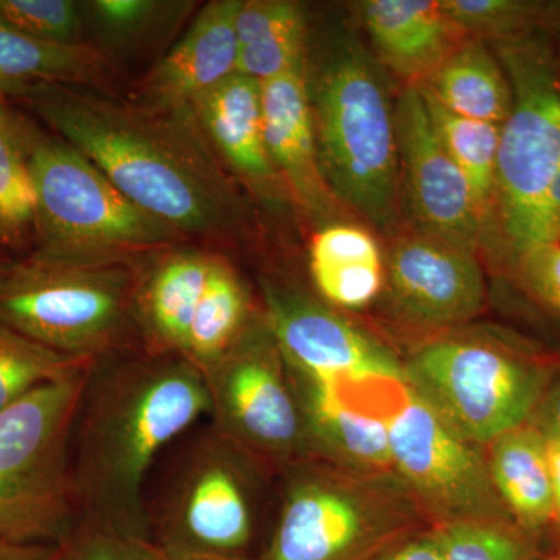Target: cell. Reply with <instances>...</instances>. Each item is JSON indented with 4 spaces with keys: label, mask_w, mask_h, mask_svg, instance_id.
Instances as JSON below:
<instances>
[{
    "label": "cell",
    "mask_w": 560,
    "mask_h": 560,
    "mask_svg": "<svg viewBox=\"0 0 560 560\" xmlns=\"http://www.w3.org/2000/svg\"><path fill=\"white\" fill-rule=\"evenodd\" d=\"M5 95L184 238L221 237L237 224L238 197L191 109L65 84Z\"/></svg>",
    "instance_id": "obj_1"
},
{
    "label": "cell",
    "mask_w": 560,
    "mask_h": 560,
    "mask_svg": "<svg viewBox=\"0 0 560 560\" xmlns=\"http://www.w3.org/2000/svg\"><path fill=\"white\" fill-rule=\"evenodd\" d=\"M202 416L205 375L184 357L136 349L95 361L70 442L79 521L151 539L149 471Z\"/></svg>",
    "instance_id": "obj_2"
},
{
    "label": "cell",
    "mask_w": 560,
    "mask_h": 560,
    "mask_svg": "<svg viewBox=\"0 0 560 560\" xmlns=\"http://www.w3.org/2000/svg\"><path fill=\"white\" fill-rule=\"evenodd\" d=\"M382 69L361 44L342 36L305 77L327 189L386 231L396 223L401 195L396 103Z\"/></svg>",
    "instance_id": "obj_3"
},
{
    "label": "cell",
    "mask_w": 560,
    "mask_h": 560,
    "mask_svg": "<svg viewBox=\"0 0 560 560\" xmlns=\"http://www.w3.org/2000/svg\"><path fill=\"white\" fill-rule=\"evenodd\" d=\"M21 114L36 250L91 264L139 265L183 235L143 212L88 158Z\"/></svg>",
    "instance_id": "obj_4"
},
{
    "label": "cell",
    "mask_w": 560,
    "mask_h": 560,
    "mask_svg": "<svg viewBox=\"0 0 560 560\" xmlns=\"http://www.w3.org/2000/svg\"><path fill=\"white\" fill-rule=\"evenodd\" d=\"M489 44L512 88L500 132L495 221L515 259L560 242V62L540 31Z\"/></svg>",
    "instance_id": "obj_5"
},
{
    "label": "cell",
    "mask_w": 560,
    "mask_h": 560,
    "mask_svg": "<svg viewBox=\"0 0 560 560\" xmlns=\"http://www.w3.org/2000/svg\"><path fill=\"white\" fill-rule=\"evenodd\" d=\"M138 265L91 264L32 249L0 265V320L51 350L97 361L142 349Z\"/></svg>",
    "instance_id": "obj_6"
},
{
    "label": "cell",
    "mask_w": 560,
    "mask_h": 560,
    "mask_svg": "<svg viewBox=\"0 0 560 560\" xmlns=\"http://www.w3.org/2000/svg\"><path fill=\"white\" fill-rule=\"evenodd\" d=\"M283 471L279 521L260 560H371L425 529V512L396 475L318 458Z\"/></svg>",
    "instance_id": "obj_7"
},
{
    "label": "cell",
    "mask_w": 560,
    "mask_h": 560,
    "mask_svg": "<svg viewBox=\"0 0 560 560\" xmlns=\"http://www.w3.org/2000/svg\"><path fill=\"white\" fill-rule=\"evenodd\" d=\"M90 370L0 412V545H58L79 522L70 442Z\"/></svg>",
    "instance_id": "obj_8"
},
{
    "label": "cell",
    "mask_w": 560,
    "mask_h": 560,
    "mask_svg": "<svg viewBox=\"0 0 560 560\" xmlns=\"http://www.w3.org/2000/svg\"><path fill=\"white\" fill-rule=\"evenodd\" d=\"M405 382L478 447L528 423L555 381L548 364L495 342L438 338L404 361Z\"/></svg>",
    "instance_id": "obj_9"
},
{
    "label": "cell",
    "mask_w": 560,
    "mask_h": 560,
    "mask_svg": "<svg viewBox=\"0 0 560 560\" xmlns=\"http://www.w3.org/2000/svg\"><path fill=\"white\" fill-rule=\"evenodd\" d=\"M260 460L212 425L183 458L154 514L151 539L172 560L246 558L254 534V471Z\"/></svg>",
    "instance_id": "obj_10"
},
{
    "label": "cell",
    "mask_w": 560,
    "mask_h": 560,
    "mask_svg": "<svg viewBox=\"0 0 560 560\" xmlns=\"http://www.w3.org/2000/svg\"><path fill=\"white\" fill-rule=\"evenodd\" d=\"M210 425L264 466L312 458L307 425L289 368L267 320L249 324L221 359L201 371Z\"/></svg>",
    "instance_id": "obj_11"
},
{
    "label": "cell",
    "mask_w": 560,
    "mask_h": 560,
    "mask_svg": "<svg viewBox=\"0 0 560 560\" xmlns=\"http://www.w3.org/2000/svg\"><path fill=\"white\" fill-rule=\"evenodd\" d=\"M388 430L394 474L429 521H512L493 488L486 452L442 418L407 382L381 410Z\"/></svg>",
    "instance_id": "obj_12"
},
{
    "label": "cell",
    "mask_w": 560,
    "mask_h": 560,
    "mask_svg": "<svg viewBox=\"0 0 560 560\" xmlns=\"http://www.w3.org/2000/svg\"><path fill=\"white\" fill-rule=\"evenodd\" d=\"M265 298L268 327L294 375L346 397L405 382L404 361L338 313L278 287H267Z\"/></svg>",
    "instance_id": "obj_13"
},
{
    "label": "cell",
    "mask_w": 560,
    "mask_h": 560,
    "mask_svg": "<svg viewBox=\"0 0 560 560\" xmlns=\"http://www.w3.org/2000/svg\"><path fill=\"white\" fill-rule=\"evenodd\" d=\"M400 195L416 231L477 254L485 220L469 183L434 130L419 84H407L396 102Z\"/></svg>",
    "instance_id": "obj_14"
},
{
    "label": "cell",
    "mask_w": 560,
    "mask_h": 560,
    "mask_svg": "<svg viewBox=\"0 0 560 560\" xmlns=\"http://www.w3.org/2000/svg\"><path fill=\"white\" fill-rule=\"evenodd\" d=\"M385 267L394 308L416 326H460L485 308V275L469 249L415 231L394 243Z\"/></svg>",
    "instance_id": "obj_15"
},
{
    "label": "cell",
    "mask_w": 560,
    "mask_h": 560,
    "mask_svg": "<svg viewBox=\"0 0 560 560\" xmlns=\"http://www.w3.org/2000/svg\"><path fill=\"white\" fill-rule=\"evenodd\" d=\"M238 7L241 0L208 3L186 35L143 79L139 101L162 108L190 109L201 95L237 73Z\"/></svg>",
    "instance_id": "obj_16"
},
{
    "label": "cell",
    "mask_w": 560,
    "mask_h": 560,
    "mask_svg": "<svg viewBox=\"0 0 560 560\" xmlns=\"http://www.w3.org/2000/svg\"><path fill=\"white\" fill-rule=\"evenodd\" d=\"M264 135L276 175L302 208L329 212L331 194L320 175L305 68L261 81Z\"/></svg>",
    "instance_id": "obj_17"
},
{
    "label": "cell",
    "mask_w": 560,
    "mask_h": 560,
    "mask_svg": "<svg viewBox=\"0 0 560 560\" xmlns=\"http://www.w3.org/2000/svg\"><path fill=\"white\" fill-rule=\"evenodd\" d=\"M213 260L201 250L168 249L136 267V323L145 352L183 357Z\"/></svg>",
    "instance_id": "obj_18"
},
{
    "label": "cell",
    "mask_w": 560,
    "mask_h": 560,
    "mask_svg": "<svg viewBox=\"0 0 560 560\" xmlns=\"http://www.w3.org/2000/svg\"><path fill=\"white\" fill-rule=\"evenodd\" d=\"M361 21L383 68L420 84L463 43L442 0H368Z\"/></svg>",
    "instance_id": "obj_19"
},
{
    "label": "cell",
    "mask_w": 560,
    "mask_h": 560,
    "mask_svg": "<svg viewBox=\"0 0 560 560\" xmlns=\"http://www.w3.org/2000/svg\"><path fill=\"white\" fill-rule=\"evenodd\" d=\"M290 377L304 412L312 458L364 474L396 475L381 412L293 372Z\"/></svg>",
    "instance_id": "obj_20"
},
{
    "label": "cell",
    "mask_w": 560,
    "mask_h": 560,
    "mask_svg": "<svg viewBox=\"0 0 560 560\" xmlns=\"http://www.w3.org/2000/svg\"><path fill=\"white\" fill-rule=\"evenodd\" d=\"M190 109L213 153L235 175L253 186L278 176L265 145L260 81L234 73Z\"/></svg>",
    "instance_id": "obj_21"
},
{
    "label": "cell",
    "mask_w": 560,
    "mask_h": 560,
    "mask_svg": "<svg viewBox=\"0 0 560 560\" xmlns=\"http://www.w3.org/2000/svg\"><path fill=\"white\" fill-rule=\"evenodd\" d=\"M486 459L493 488L515 525L536 536L552 522L547 441L530 423L490 442Z\"/></svg>",
    "instance_id": "obj_22"
},
{
    "label": "cell",
    "mask_w": 560,
    "mask_h": 560,
    "mask_svg": "<svg viewBox=\"0 0 560 560\" xmlns=\"http://www.w3.org/2000/svg\"><path fill=\"white\" fill-rule=\"evenodd\" d=\"M419 86L466 119L503 125L511 114L510 79L495 51L482 39H464Z\"/></svg>",
    "instance_id": "obj_23"
},
{
    "label": "cell",
    "mask_w": 560,
    "mask_h": 560,
    "mask_svg": "<svg viewBox=\"0 0 560 560\" xmlns=\"http://www.w3.org/2000/svg\"><path fill=\"white\" fill-rule=\"evenodd\" d=\"M311 272L324 300L359 311L370 305L385 285L381 246L370 232L353 224H327L311 246Z\"/></svg>",
    "instance_id": "obj_24"
},
{
    "label": "cell",
    "mask_w": 560,
    "mask_h": 560,
    "mask_svg": "<svg viewBox=\"0 0 560 560\" xmlns=\"http://www.w3.org/2000/svg\"><path fill=\"white\" fill-rule=\"evenodd\" d=\"M33 84H65L110 92L113 69L105 51L91 44H49L0 24V91Z\"/></svg>",
    "instance_id": "obj_25"
},
{
    "label": "cell",
    "mask_w": 560,
    "mask_h": 560,
    "mask_svg": "<svg viewBox=\"0 0 560 560\" xmlns=\"http://www.w3.org/2000/svg\"><path fill=\"white\" fill-rule=\"evenodd\" d=\"M237 72L267 81L305 68V14L290 0L241 2L235 20Z\"/></svg>",
    "instance_id": "obj_26"
},
{
    "label": "cell",
    "mask_w": 560,
    "mask_h": 560,
    "mask_svg": "<svg viewBox=\"0 0 560 560\" xmlns=\"http://www.w3.org/2000/svg\"><path fill=\"white\" fill-rule=\"evenodd\" d=\"M249 300L237 272L215 257L191 319L183 357L202 371L221 359L249 326Z\"/></svg>",
    "instance_id": "obj_27"
},
{
    "label": "cell",
    "mask_w": 560,
    "mask_h": 560,
    "mask_svg": "<svg viewBox=\"0 0 560 560\" xmlns=\"http://www.w3.org/2000/svg\"><path fill=\"white\" fill-rule=\"evenodd\" d=\"M422 90V88H420ZM434 130L469 183L486 228L495 221L497 164L501 125L466 119L434 102L422 90Z\"/></svg>",
    "instance_id": "obj_28"
},
{
    "label": "cell",
    "mask_w": 560,
    "mask_h": 560,
    "mask_svg": "<svg viewBox=\"0 0 560 560\" xmlns=\"http://www.w3.org/2000/svg\"><path fill=\"white\" fill-rule=\"evenodd\" d=\"M33 241V190L20 110L0 91V249Z\"/></svg>",
    "instance_id": "obj_29"
},
{
    "label": "cell",
    "mask_w": 560,
    "mask_h": 560,
    "mask_svg": "<svg viewBox=\"0 0 560 560\" xmlns=\"http://www.w3.org/2000/svg\"><path fill=\"white\" fill-rule=\"evenodd\" d=\"M92 364L46 348L0 320V412L33 390L73 377Z\"/></svg>",
    "instance_id": "obj_30"
},
{
    "label": "cell",
    "mask_w": 560,
    "mask_h": 560,
    "mask_svg": "<svg viewBox=\"0 0 560 560\" xmlns=\"http://www.w3.org/2000/svg\"><path fill=\"white\" fill-rule=\"evenodd\" d=\"M444 560H540L534 536L511 521H456L431 525Z\"/></svg>",
    "instance_id": "obj_31"
},
{
    "label": "cell",
    "mask_w": 560,
    "mask_h": 560,
    "mask_svg": "<svg viewBox=\"0 0 560 560\" xmlns=\"http://www.w3.org/2000/svg\"><path fill=\"white\" fill-rule=\"evenodd\" d=\"M448 20L467 38L495 43L539 31L541 2L442 0Z\"/></svg>",
    "instance_id": "obj_32"
},
{
    "label": "cell",
    "mask_w": 560,
    "mask_h": 560,
    "mask_svg": "<svg viewBox=\"0 0 560 560\" xmlns=\"http://www.w3.org/2000/svg\"><path fill=\"white\" fill-rule=\"evenodd\" d=\"M83 20L72 0H0V24L40 43L83 44Z\"/></svg>",
    "instance_id": "obj_33"
},
{
    "label": "cell",
    "mask_w": 560,
    "mask_h": 560,
    "mask_svg": "<svg viewBox=\"0 0 560 560\" xmlns=\"http://www.w3.org/2000/svg\"><path fill=\"white\" fill-rule=\"evenodd\" d=\"M54 560H165V556L150 537L79 521L55 547Z\"/></svg>",
    "instance_id": "obj_34"
},
{
    "label": "cell",
    "mask_w": 560,
    "mask_h": 560,
    "mask_svg": "<svg viewBox=\"0 0 560 560\" xmlns=\"http://www.w3.org/2000/svg\"><path fill=\"white\" fill-rule=\"evenodd\" d=\"M171 7L172 3L154 0H94L81 3L83 13H88L103 38L117 43L138 39L162 20V14Z\"/></svg>",
    "instance_id": "obj_35"
},
{
    "label": "cell",
    "mask_w": 560,
    "mask_h": 560,
    "mask_svg": "<svg viewBox=\"0 0 560 560\" xmlns=\"http://www.w3.org/2000/svg\"><path fill=\"white\" fill-rule=\"evenodd\" d=\"M514 264L529 293L560 315V242L523 250Z\"/></svg>",
    "instance_id": "obj_36"
},
{
    "label": "cell",
    "mask_w": 560,
    "mask_h": 560,
    "mask_svg": "<svg viewBox=\"0 0 560 560\" xmlns=\"http://www.w3.org/2000/svg\"><path fill=\"white\" fill-rule=\"evenodd\" d=\"M371 560H444V558L430 526L396 541Z\"/></svg>",
    "instance_id": "obj_37"
},
{
    "label": "cell",
    "mask_w": 560,
    "mask_h": 560,
    "mask_svg": "<svg viewBox=\"0 0 560 560\" xmlns=\"http://www.w3.org/2000/svg\"><path fill=\"white\" fill-rule=\"evenodd\" d=\"M528 423L539 431L545 440L560 441V377H555L551 382L550 388L545 393Z\"/></svg>",
    "instance_id": "obj_38"
},
{
    "label": "cell",
    "mask_w": 560,
    "mask_h": 560,
    "mask_svg": "<svg viewBox=\"0 0 560 560\" xmlns=\"http://www.w3.org/2000/svg\"><path fill=\"white\" fill-rule=\"evenodd\" d=\"M57 545H0V560H54Z\"/></svg>",
    "instance_id": "obj_39"
},
{
    "label": "cell",
    "mask_w": 560,
    "mask_h": 560,
    "mask_svg": "<svg viewBox=\"0 0 560 560\" xmlns=\"http://www.w3.org/2000/svg\"><path fill=\"white\" fill-rule=\"evenodd\" d=\"M547 452L551 474L552 523L560 533V441H547Z\"/></svg>",
    "instance_id": "obj_40"
},
{
    "label": "cell",
    "mask_w": 560,
    "mask_h": 560,
    "mask_svg": "<svg viewBox=\"0 0 560 560\" xmlns=\"http://www.w3.org/2000/svg\"><path fill=\"white\" fill-rule=\"evenodd\" d=\"M539 31L548 36L560 54V0L541 2Z\"/></svg>",
    "instance_id": "obj_41"
},
{
    "label": "cell",
    "mask_w": 560,
    "mask_h": 560,
    "mask_svg": "<svg viewBox=\"0 0 560 560\" xmlns=\"http://www.w3.org/2000/svg\"><path fill=\"white\" fill-rule=\"evenodd\" d=\"M7 259H9V254H7L5 250L0 249V265H2Z\"/></svg>",
    "instance_id": "obj_42"
},
{
    "label": "cell",
    "mask_w": 560,
    "mask_h": 560,
    "mask_svg": "<svg viewBox=\"0 0 560 560\" xmlns=\"http://www.w3.org/2000/svg\"><path fill=\"white\" fill-rule=\"evenodd\" d=\"M165 560H172V559L165 558ZM201 560H250V559H248V558H228V559H201Z\"/></svg>",
    "instance_id": "obj_43"
},
{
    "label": "cell",
    "mask_w": 560,
    "mask_h": 560,
    "mask_svg": "<svg viewBox=\"0 0 560 560\" xmlns=\"http://www.w3.org/2000/svg\"><path fill=\"white\" fill-rule=\"evenodd\" d=\"M550 560H560V556H556V558H552Z\"/></svg>",
    "instance_id": "obj_44"
}]
</instances>
